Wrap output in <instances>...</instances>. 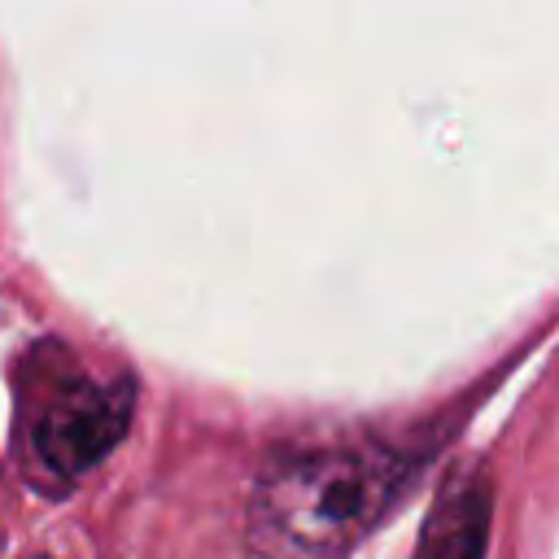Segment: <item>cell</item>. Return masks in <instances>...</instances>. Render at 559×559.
<instances>
[{
	"instance_id": "cell-3",
	"label": "cell",
	"mask_w": 559,
	"mask_h": 559,
	"mask_svg": "<svg viewBox=\"0 0 559 559\" xmlns=\"http://www.w3.org/2000/svg\"><path fill=\"white\" fill-rule=\"evenodd\" d=\"M489 515H493V493L485 476H454L437 493L424 520L415 559H485Z\"/></svg>"
},
{
	"instance_id": "cell-1",
	"label": "cell",
	"mask_w": 559,
	"mask_h": 559,
	"mask_svg": "<svg viewBox=\"0 0 559 559\" xmlns=\"http://www.w3.org/2000/svg\"><path fill=\"white\" fill-rule=\"evenodd\" d=\"M415 459L371 441L271 450L249 489L258 559H345L402 498Z\"/></svg>"
},
{
	"instance_id": "cell-2",
	"label": "cell",
	"mask_w": 559,
	"mask_h": 559,
	"mask_svg": "<svg viewBox=\"0 0 559 559\" xmlns=\"http://www.w3.org/2000/svg\"><path fill=\"white\" fill-rule=\"evenodd\" d=\"M135 389L127 376H92L66 345H35L17 380L26 476L48 493L87 476L127 432Z\"/></svg>"
}]
</instances>
